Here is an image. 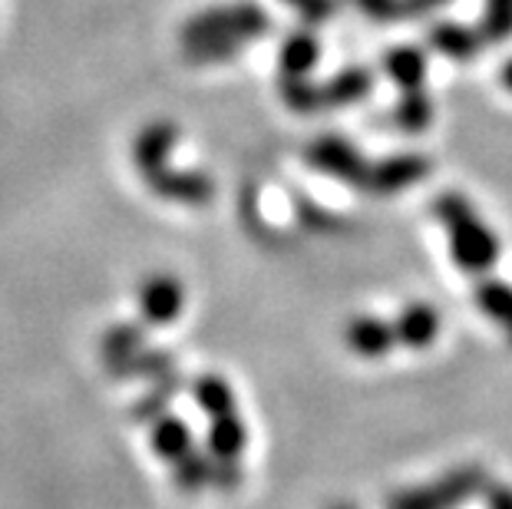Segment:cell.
<instances>
[{
    "label": "cell",
    "mask_w": 512,
    "mask_h": 509,
    "mask_svg": "<svg viewBox=\"0 0 512 509\" xmlns=\"http://www.w3.org/2000/svg\"><path fill=\"white\" fill-rule=\"evenodd\" d=\"M433 209H437V219L446 225V232H450V252L463 272L479 275L496 265L499 242H496V235L479 222V215L473 212L470 202L463 196H456V192H446V196L433 202Z\"/></svg>",
    "instance_id": "cell-1"
},
{
    "label": "cell",
    "mask_w": 512,
    "mask_h": 509,
    "mask_svg": "<svg viewBox=\"0 0 512 509\" xmlns=\"http://www.w3.org/2000/svg\"><path fill=\"white\" fill-rule=\"evenodd\" d=\"M268 30V14L255 4H232V7H212L195 14L182 30V43L202 40V37H242L255 40Z\"/></svg>",
    "instance_id": "cell-2"
},
{
    "label": "cell",
    "mask_w": 512,
    "mask_h": 509,
    "mask_svg": "<svg viewBox=\"0 0 512 509\" xmlns=\"http://www.w3.org/2000/svg\"><path fill=\"white\" fill-rule=\"evenodd\" d=\"M430 176V159L420 153H403V156H390L380 162H370L367 176L361 182V189L370 196H397L413 182Z\"/></svg>",
    "instance_id": "cell-3"
},
{
    "label": "cell",
    "mask_w": 512,
    "mask_h": 509,
    "mask_svg": "<svg viewBox=\"0 0 512 509\" xmlns=\"http://www.w3.org/2000/svg\"><path fill=\"white\" fill-rule=\"evenodd\" d=\"M304 162L321 172H328L334 179H344L351 182V186L361 189V182L367 176V166L370 162L357 153V149L347 143V139H337V136H321L314 139L308 146V153H304Z\"/></svg>",
    "instance_id": "cell-4"
},
{
    "label": "cell",
    "mask_w": 512,
    "mask_h": 509,
    "mask_svg": "<svg viewBox=\"0 0 512 509\" xmlns=\"http://www.w3.org/2000/svg\"><path fill=\"white\" fill-rule=\"evenodd\" d=\"M149 189L156 192L162 199H172V202H189V205H205L212 202L215 196V186L209 176L202 172H172V169H159L146 176Z\"/></svg>",
    "instance_id": "cell-5"
},
{
    "label": "cell",
    "mask_w": 512,
    "mask_h": 509,
    "mask_svg": "<svg viewBox=\"0 0 512 509\" xmlns=\"http://www.w3.org/2000/svg\"><path fill=\"white\" fill-rule=\"evenodd\" d=\"M476 483H479L476 473H456L450 480L427 486V490H413L407 496H400L394 509H450L463 493H473Z\"/></svg>",
    "instance_id": "cell-6"
},
{
    "label": "cell",
    "mask_w": 512,
    "mask_h": 509,
    "mask_svg": "<svg viewBox=\"0 0 512 509\" xmlns=\"http://www.w3.org/2000/svg\"><path fill=\"white\" fill-rule=\"evenodd\" d=\"M182 285L176 278H169V275H156V278H149L146 285H143V295H139V308H143V314L149 321H156V324H169V321H176L179 318V311H182Z\"/></svg>",
    "instance_id": "cell-7"
},
{
    "label": "cell",
    "mask_w": 512,
    "mask_h": 509,
    "mask_svg": "<svg viewBox=\"0 0 512 509\" xmlns=\"http://www.w3.org/2000/svg\"><path fill=\"white\" fill-rule=\"evenodd\" d=\"M176 139H179V129L172 123H152L139 133L133 153H136V166L143 169V176L166 169V159L172 153V146H176Z\"/></svg>",
    "instance_id": "cell-8"
},
{
    "label": "cell",
    "mask_w": 512,
    "mask_h": 509,
    "mask_svg": "<svg viewBox=\"0 0 512 509\" xmlns=\"http://www.w3.org/2000/svg\"><path fill=\"white\" fill-rule=\"evenodd\" d=\"M397 331L390 324L377 321V318H357L347 324V344H351L354 354L361 357H380L394 348Z\"/></svg>",
    "instance_id": "cell-9"
},
{
    "label": "cell",
    "mask_w": 512,
    "mask_h": 509,
    "mask_svg": "<svg viewBox=\"0 0 512 509\" xmlns=\"http://www.w3.org/2000/svg\"><path fill=\"white\" fill-rule=\"evenodd\" d=\"M374 90V73L364 70V67H351V70H341L334 80H328L321 86L324 93V110H334V106H351L357 100Z\"/></svg>",
    "instance_id": "cell-10"
},
{
    "label": "cell",
    "mask_w": 512,
    "mask_h": 509,
    "mask_svg": "<svg viewBox=\"0 0 512 509\" xmlns=\"http://www.w3.org/2000/svg\"><path fill=\"white\" fill-rule=\"evenodd\" d=\"M430 43H433V50L443 53V57H450V60H473L486 40L473 27H463V24H437V27L430 30Z\"/></svg>",
    "instance_id": "cell-11"
},
{
    "label": "cell",
    "mask_w": 512,
    "mask_h": 509,
    "mask_svg": "<svg viewBox=\"0 0 512 509\" xmlns=\"http://www.w3.org/2000/svg\"><path fill=\"white\" fill-rule=\"evenodd\" d=\"M384 70L403 93L423 90V80H427V57H423L417 47H394L384 57Z\"/></svg>",
    "instance_id": "cell-12"
},
{
    "label": "cell",
    "mask_w": 512,
    "mask_h": 509,
    "mask_svg": "<svg viewBox=\"0 0 512 509\" xmlns=\"http://www.w3.org/2000/svg\"><path fill=\"white\" fill-rule=\"evenodd\" d=\"M397 341L407 344V348H427V344L437 338L440 331V318L430 305H410L400 314V321L394 324Z\"/></svg>",
    "instance_id": "cell-13"
},
{
    "label": "cell",
    "mask_w": 512,
    "mask_h": 509,
    "mask_svg": "<svg viewBox=\"0 0 512 509\" xmlns=\"http://www.w3.org/2000/svg\"><path fill=\"white\" fill-rule=\"evenodd\" d=\"M321 57V43L314 34L308 30H301V34H291L285 40V47L278 53V67L285 77H308L314 70V63Z\"/></svg>",
    "instance_id": "cell-14"
},
{
    "label": "cell",
    "mask_w": 512,
    "mask_h": 509,
    "mask_svg": "<svg viewBox=\"0 0 512 509\" xmlns=\"http://www.w3.org/2000/svg\"><path fill=\"white\" fill-rule=\"evenodd\" d=\"M476 301L512 341V288L503 285V281H483V285L476 288Z\"/></svg>",
    "instance_id": "cell-15"
},
{
    "label": "cell",
    "mask_w": 512,
    "mask_h": 509,
    "mask_svg": "<svg viewBox=\"0 0 512 509\" xmlns=\"http://www.w3.org/2000/svg\"><path fill=\"white\" fill-rule=\"evenodd\" d=\"M248 40L242 37H202L185 43V60L189 63H225L238 57V50L245 47Z\"/></svg>",
    "instance_id": "cell-16"
},
{
    "label": "cell",
    "mask_w": 512,
    "mask_h": 509,
    "mask_svg": "<svg viewBox=\"0 0 512 509\" xmlns=\"http://www.w3.org/2000/svg\"><path fill=\"white\" fill-rule=\"evenodd\" d=\"M433 119V106H430V96L423 90H413V93H403L397 110H394V123L403 129V133H420L427 129Z\"/></svg>",
    "instance_id": "cell-17"
},
{
    "label": "cell",
    "mask_w": 512,
    "mask_h": 509,
    "mask_svg": "<svg viewBox=\"0 0 512 509\" xmlns=\"http://www.w3.org/2000/svg\"><path fill=\"white\" fill-rule=\"evenodd\" d=\"M281 96L294 113H321L324 110V93L318 83L308 77H285L281 80Z\"/></svg>",
    "instance_id": "cell-18"
},
{
    "label": "cell",
    "mask_w": 512,
    "mask_h": 509,
    "mask_svg": "<svg viewBox=\"0 0 512 509\" xmlns=\"http://www.w3.org/2000/svg\"><path fill=\"white\" fill-rule=\"evenodd\" d=\"M245 447V427L238 424L235 414H225V417H215V427H212V450L215 457L222 460H235L238 453Z\"/></svg>",
    "instance_id": "cell-19"
},
{
    "label": "cell",
    "mask_w": 512,
    "mask_h": 509,
    "mask_svg": "<svg viewBox=\"0 0 512 509\" xmlns=\"http://www.w3.org/2000/svg\"><path fill=\"white\" fill-rule=\"evenodd\" d=\"M199 404L209 410L212 417H225V414H235V400H232V387H228L222 377H202L199 387Z\"/></svg>",
    "instance_id": "cell-20"
},
{
    "label": "cell",
    "mask_w": 512,
    "mask_h": 509,
    "mask_svg": "<svg viewBox=\"0 0 512 509\" xmlns=\"http://www.w3.org/2000/svg\"><path fill=\"white\" fill-rule=\"evenodd\" d=\"M479 34H483V40H493V43L512 37V0H486Z\"/></svg>",
    "instance_id": "cell-21"
},
{
    "label": "cell",
    "mask_w": 512,
    "mask_h": 509,
    "mask_svg": "<svg viewBox=\"0 0 512 509\" xmlns=\"http://www.w3.org/2000/svg\"><path fill=\"white\" fill-rule=\"evenodd\" d=\"M156 447L166 460H176L182 463L185 457H189V430H185L179 420H162V424L156 427Z\"/></svg>",
    "instance_id": "cell-22"
},
{
    "label": "cell",
    "mask_w": 512,
    "mask_h": 509,
    "mask_svg": "<svg viewBox=\"0 0 512 509\" xmlns=\"http://www.w3.org/2000/svg\"><path fill=\"white\" fill-rule=\"evenodd\" d=\"M370 20H394L403 14V0H354Z\"/></svg>",
    "instance_id": "cell-23"
},
{
    "label": "cell",
    "mask_w": 512,
    "mask_h": 509,
    "mask_svg": "<svg viewBox=\"0 0 512 509\" xmlns=\"http://www.w3.org/2000/svg\"><path fill=\"white\" fill-rule=\"evenodd\" d=\"M298 10H301V17L308 20V24H321V20H328L337 10V0H304Z\"/></svg>",
    "instance_id": "cell-24"
},
{
    "label": "cell",
    "mask_w": 512,
    "mask_h": 509,
    "mask_svg": "<svg viewBox=\"0 0 512 509\" xmlns=\"http://www.w3.org/2000/svg\"><path fill=\"white\" fill-rule=\"evenodd\" d=\"M446 4H450V0H403V14L427 17V14H433V10H440Z\"/></svg>",
    "instance_id": "cell-25"
},
{
    "label": "cell",
    "mask_w": 512,
    "mask_h": 509,
    "mask_svg": "<svg viewBox=\"0 0 512 509\" xmlns=\"http://www.w3.org/2000/svg\"><path fill=\"white\" fill-rule=\"evenodd\" d=\"M503 83L509 86V90H512V60L506 63V67H503Z\"/></svg>",
    "instance_id": "cell-26"
},
{
    "label": "cell",
    "mask_w": 512,
    "mask_h": 509,
    "mask_svg": "<svg viewBox=\"0 0 512 509\" xmlns=\"http://www.w3.org/2000/svg\"><path fill=\"white\" fill-rule=\"evenodd\" d=\"M288 4H291V7H301V4H304V0H288Z\"/></svg>",
    "instance_id": "cell-27"
}]
</instances>
